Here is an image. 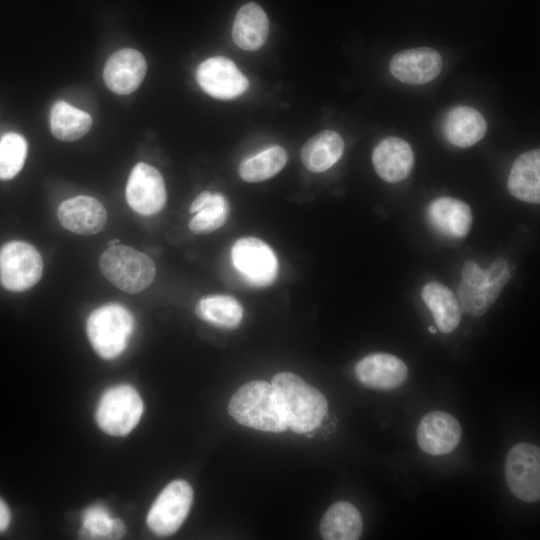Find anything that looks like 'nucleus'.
<instances>
[{
	"label": "nucleus",
	"instance_id": "obj_31",
	"mask_svg": "<svg viewBox=\"0 0 540 540\" xmlns=\"http://www.w3.org/2000/svg\"><path fill=\"white\" fill-rule=\"evenodd\" d=\"M27 150V141L18 133L9 132L0 138V179H12L20 172Z\"/></svg>",
	"mask_w": 540,
	"mask_h": 540
},
{
	"label": "nucleus",
	"instance_id": "obj_4",
	"mask_svg": "<svg viewBox=\"0 0 540 540\" xmlns=\"http://www.w3.org/2000/svg\"><path fill=\"white\" fill-rule=\"evenodd\" d=\"M134 328L130 311L120 304H106L94 310L86 323L87 337L103 359L118 357L126 348Z\"/></svg>",
	"mask_w": 540,
	"mask_h": 540
},
{
	"label": "nucleus",
	"instance_id": "obj_30",
	"mask_svg": "<svg viewBox=\"0 0 540 540\" xmlns=\"http://www.w3.org/2000/svg\"><path fill=\"white\" fill-rule=\"evenodd\" d=\"M82 538L116 539L125 533V525L120 519L110 516L108 510L101 505L88 507L82 515Z\"/></svg>",
	"mask_w": 540,
	"mask_h": 540
},
{
	"label": "nucleus",
	"instance_id": "obj_32",
	"mask_svg": "<svg viewBox=\"0 0 540 540\" xmlns=\"http://www.w3.org/2000/svg\"><path fill=\"white\" fill-rule=\"evenodd\" d=\"M11 520V513L7 504L0 498V533L4 532Z\"/></svg>",
	"mask_w": 540,
	"mask_h": 540
},
{
	"label": "nucleus",
	"instance_id": "obj_25",
	"mask_svg": "<svg viewBox=\"0 0 540 540\" xmlns=\"http://www.w3.org/2000/svg\"><path fill=\"white\" fill-rule=\"evenodd\" d=\"M189 211L194 214L189 229L195 234H207L225 224L230 207L223 194L203 191L194 199Z\"/></svg>",
	"mask_w": 540,
	"mask_h": 540
},
{
	"label": "nucleus",
	"instance_id": "obj_8",
	"mask_svg": "<svg viewBox=\"0 0 540 540\" xmlns=\"http://www.w3.org/2000/svg\"><path fill=\"white\" fill-rule=\"evenodd\" d=\"M43 261L38 250L23 241H10L0 248V282L10 291L22 292L41 278Z\"/></svg>",
	"mask_w": 540,
	"mask_h": 540
},
{
	"label": "nucleus",
	"instance_id": "obj_24",
	"mask_svg": "<svg viewBox=\"0 0 540 540\" xmlns=\"http://www.w3.org/2000/svg\"><path fill=\"white\" fill-rule=\"evenodd\" d=\"M362 532L363 521L359 510L346 501L332 504L320 523V534L325 540H357Z\"/></svg>",
	"mask_w": 540,
	"mask_h": 540
},
{
	"label": "nucleus",
	"instance_id": "obj_28",
	"mask_svg": "<svg viewBox=\"0 0 540 540\" xmlns=\"http://www.w3.org/2000/svg\"><path fill=\"white\" fill-rule=\"evenodd\" d=\"M91 116L65 101H57L51 108L50 128L52 134L62 141H75L91 128Z\"/></svg>",
	"mask_w": 540,
	"mask_h": 540
},
{
	"label": "nucleus",
	"instance_id": "obj_5",
	"mask_svg": "<svg viewBox=\"0 0 540 540\" xmlns=\"http://www.w3.org/2000/svg\"><path fill=\"white\" fill-rule=\"evenodd\" d=\"M102 274L117 288L127 293H139L154 280L156 267L153 260L130 246L116 244L101 255Z\"/></svg>",
	"mask_w": 540,
	"mask_h": 540
},
{
	"label": "nucleus",
	"instance_id": "obj_14",
	"mask_svg": "<svg viewBox=\"0 0 540 540\" xmlns=\"http://www.w3.org/2000/svg\"><path fill=\"white\" fill-rule=\"evenodd\" d=\"M389 68L397 80L410 85H421L434 80L440 74L442 58L435 49L413 48L395 54Z\"/></svg>",
	"mask_w": 540,
	"mask_h": 540
},
{
	"label": "nucleus",
	"instance_id": "obj_23",
	"mask_svg": "<svg viewBox=\"0 0 540 540\" xmlns=\"http://www.w3.org/2000/svg\"><path fill=\"white\" fill-rule=\"evenodd\" d=\"M421 297L442 333H451L458 327L462 308L449 288L439 282L431 281L423 286Z\"/></svg>",
	"mask_w": 540,
	"mask_h": 540
},
{
	"label": "nucleus",
	"instance_id": "obj_21",
	"mask_svg": "<svg viewBox=\"0 0 540 540\" xmlns=\"http://www.w3.org/2000/svg\"><path fill=\"white\" fill-rule=\"evenodd\" d=\"M507 187L518 200L539 204L540 202V151H527L514 161Z\"/></svg>",
	"mask_w": 540,
	"mask_h": 540
},
{
	"label": "nucleus",
	"instance_id": "obj_15",
	"mask_svg": "<svg viewBox=\"0 0 540 540\" xmlns=\"http://www.w3.org/2000/svg\"><path fill=\"white\" fill-rule=\"evenodd\" d=\"M146 71L144 56L135 49L124 48L108 58L103 70V79L111 91L127 95L140 86Z\"/></svg>",
	"mask_w": 540,
	"mask_h": 540
},
{
	"label": "nucleus",
	"instance_id": "obj_26",
	"mask_svg": "<svg viewBox=\"0 0 540 540\" xmlns=\"http://www.w3.org/2000/svg\"><path fill=\"white\" fill-rule=\"evenodd\" d=\"M344 151V141L335 131L324 130L311 137L302 147L301 160L311 172L320 173L338 162Z\"/></svg>",
	"mask_w": 540,
	"mask_h": 540
},
{
	"label": "nucleus",
	"instance_id": "obj_7",
	"mask_svg": "<svg viewBox=\"0 0 540 540\" xmlns=\"http://www.w3.org/2000/svg\"><path fill=\"white\" fill-rule=\"evenodd\" d=\"M233 266L242 279L255 288L272 285L278 276V260L272 248L256 237H243L231 249Z\"/></svg>",
	"mask_w": 540,
	"mask_h": 540
},
{
	"label": "nucleus",
	"instance_id": "obj_3",
	"mask_svg": "<svg viewBox=\"0 0 540 540\" xmlns=\"http://www.w3.org/2000/svg\"><path fill=\"white\" fill-rule=\"evenodd\" d=\"M457 299L461 308L473 317L483 315L495 302L512 277V267L504 258L496 259L488 269L475 261L464 262Z\"/></svg>",
	"mask_w": 540,
	"mask_h": 540
},
{
	"label": "nucleus",
	"instance_id": "obj_22",
	"mask_svg": "<svg viewBox=\"0 0 540 540\" xmlns=\"http://www.w3.org/2000/svg\"><path fill=\"white\" fill-rule=\"evenodd\" d=\"M268 32L267 15L258 4L247 3L236 13L232 38L239 48L247 51L261 48L267 39Z\"/></svg>",
	"mask_w": 540,
	"mask_h": 540
},
{
	"label": "nucleus",
	"instance_id": "obj_16",
	"mask_svg": "<svg viewBox=\"0 0 540 540\" xmlns=\"http://www.w3.org/2000/svg\"><path fill=\"white\" fill-rule=\"evenodd\" d=\"M354 372L363 386L376 390L394 389L408 376L406 364L388 353H373L363 357L356 364Z\"/></svg>",
	"mask_w": 540,
	"mask_h": 540
},
{
	"label": "nucleus",
	"instance_id": "obj_33",
	"mask_svg": "<svg viewBox=\"0 0 540 540\" xmlns=\"http://www.w3.org/2000/svg\"><path fill=\"white\" fill-rule=\"evenodd\" d=\"M428 330H429V332H431L433 334H435L437 332V328H435L434 326H429Z\"/></svg>",
	"mask_w": 540,
	"mask_h": 540
},
{
	"label": "nucleus",
	"instance_id": "obj_13",
	"mask_svg": "<svg viewBox=\"0 0 540 540\" xmlns=\"http://www.w3.org/2000/svg\"><path fill=\"white\" fill-rule=\"evenodd\" d=\"M461 435L460 423L454 416L443 411H432L420 420L416 440L424 452L441 456L457 447Z\"/></svg>",
	"mask_w": 540,
	"mask_h": 540
},
{
	"label": "nucleus",
	"instance_id": "obj_1",
	"mask_svg": "<svg viewBox=\"0 0 540 540\" xmlns=\"http://www.w3.org/2000/svg\"><path fill=\"white\" fill-rule=\"evenodd\" d=\"M284 417L292 431L308 433L320 426L328 411L325 396L291 372L276 374L271 381Z\"/></svg>",
	"mask_w": 540,
	"mask_h": 540
},
{
	"label": "nucleus",
	"instance_id": "obj_6",
	"mask_svg": "<svg viewBox=\"0 0 540 540\" xmlns=\"http://www.w3.org/2000/svg\"><path fill=\"white\" fill-rule=\"evenodd\" d=\"M143 408V401L135 388L130 385L114 386L101 396L96 422L105 433L124 436L136 427Z\"/></svg>",
	"mask_w": 540,
	"mask_h": 540
},
{
	"label": "nucleus",
	"instance_id": "obj_27",
	"mask_svg": "<svg viewBox=\"0 0 540 540\" xmlns=\"http://www.w3.org/2000/svg\"><path fill=\"white\" fill-rule=\"evenodd\" d=\"M195 312L203 321L223 329L238 327L243 318L241 304L228 295L202 297L196 304Z\"/></svg>",
	"mask_w": 540,
	"mask_h": 540
},
{
	"label": "nucleus",
	"instance_id": "obj_20",
	"mask_svg": "<svg viewBox=\"0 0 540 540\" xmlns=\"http://www.w3.org/2000/svg\"><path fill=\"white\" fill-rule=\"evenodd\" d=\"M487 131L483 115L468 106L452 108L443 123V133L449 143L466 148L479 142Z\"/></svg>",
	"mask_w": 540,
	"mask_h": 540
},
{
	"label": "nucleus",
	"instance_id": "obj_34",
	"mask_svg": "<svg viewBox=\"0 0 540 540\" xmlns=\"http://www.w3.org/2000/svg\"><path fill=\"white\" fill-rule=\"evenodd\" d=\"M116 244H119V240H118V239H114V240H111V241L109 242V246L116 245Z\"/></svg>",
	"mask_w": 540,
	"mask_h": 540
},
{
	"label": "nucleus",
	"instance_id": "obj_11",
	"mask_svg": "<svg viewBox=\"0 0 540 540\" xmlns=\"http://www.w3.org/2000/svg\"><path fill=\"white\" fill-rule=\"evenodd\" d=\"M125 195L128 205L136 213L143 216L159 213L166 204L162 175L149 164H136L129 175Z\"/></svg>",
	"mask_w": 540,
	"mask_h": 540
},
{
	"label": "nucleus",
	"instance_id": "obj_12",
	"mask_svg": "<svg viewBox=\"0 0 540 540\" xmlns=\"http://www.w3.org/2000/svg\"><path fill=\"white\" fill-rule=\"evenodd\" d=\"M199 86L208 95L223 100L242 95L249 87V81L236 64L223 56L204 60L196 70Z\"/></svg>",
	"mask_w": 540,
	"mask_h": 540
},
{
	"label": "nucleus",
	"instance_id": "obj_2",
	"mask_svg": "<svg viewBox=\"0 0 540 540\" xmlns=\"http://www.w3.org/2000/svg\"><path fill=\"white\" fill-rule=\"evenodd\" d=\"M230 416L239 424L265 432H282L287 423L271 383L250 381L241 386L228 404Z\"/></svg>",
	"mask_w": 540,
	"mask_h": 540
},
{
	"label": "nucleus",
	"instance_id": "obj_18",
	"mask_svg": "<svg viewBox=\"0 0 540 540\" xmlns=\"http://www.w3.org/2000/svg\"><path fill=\"white\" fill-rule=\"evenodd\" d=\"M372 163L381 179L389 183H398L410 174L414 165V153L404 139L387 137L374 148Z\"/></svg>",
	"mask_w": 540,
	"mask_h": 540
},
{
	"label": "nucleus",
	"instance_id": "obj_29",
	"mask_svg": "<svg viewBox=\"0 0 540 540\" xmlns=\"http://www.w3.org/2000/svg\"><path fill=\"white\" fill-rule=\"evenodd\" d=\"M287 159V152L283 147L272 145L244 159L239 165L238 173L246 182L265 181L280 172Z\"/></svg>",
	"mask_w": 540,
	"mask_h": 540
},
{
	"label": "nucleus",
	"instance_id": "obj_17",
	"mask_svg": "<svg viewBox=\"0 0 540 540\" xmlns=\"http://www.w3.org/2000/svg\"><path fill=\"white\" fill-rule=\"evenodd\" d=\"M60 224L79 235H93L100 232L107 222V212L103 204L91 196H75L63 201L57 210Z\"/></svg>",
	"mask_w": 540,
	"mask_h": 540
},
{
	"label": "nucleus",
	"instance_id": "obj_9",
	"mask_svg": "<svg viewBox=\"0 0 540 540\" xmlns=\"http://www.w3.org/2000/svg\"><path fill=\"white\" fill-rule=\"evenodd\" d=\"M504 474L511 493L521 501L532 503L540 499V450L522 442L513 446L505 460Z\"/></svg>",
	"mask_w": 540,
	"mask_h": 540
},
{
	"label": "nucleus",
	"instance_id": "obj_10",
	"mask_svg": "<svg viewBox=\"0 0 540 540\" xmlns=\"http://www.w3.org/2000/svg\"><path fill=\"white\" fill-rule=\"evenodd\" d=\"M193 502V489L184 480L170 482L153 502L147 525L159 536L175 533L186 519Z\"/></svg>",
	"mask_w": 540,
	"mask_h": 540
},
{
	"label": "nucleus",
	"instance_id": "obj_19",
	"mask_svg": "<svg viewBox=\"0 0 540 540\" xmlns=\"http://www.w3.org/2000/svg\"><path fill=\"white\" fill-rule=\"evenodd\" d=\"M432 227L448 238L465 237L472 226V212L468 204L452 197H439L427 209Z\"/></svg>",
	"mask_w": 540,
	"mask_h": 540
}]
</instances>
